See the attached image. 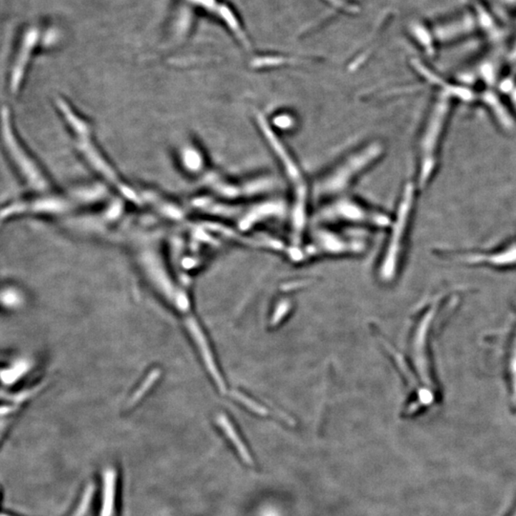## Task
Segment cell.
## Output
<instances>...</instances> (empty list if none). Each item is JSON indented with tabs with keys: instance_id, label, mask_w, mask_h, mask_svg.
<instances>
[{
	"instance_id": "cell-5",
	"label": "cell",
	"mask_w": 516,
	"mask_h": 516,
	"mask_svg": "<svg viewBox=\"0 0 516 516\" xmlns=\"http://www.w3.org/2000/svg\"><path fill=\"white\" fill-rule=\"evenodd\" d=\"M7 107L0 109V143L19 177L36 194L52 192V184L41 164L21 140Z\"/></svg>"
},
{
	"instance_id": "cell-10",
	"label": "cell",
	"mask_w": 516,
	"mask_h": 516,
	"mask_svg": "<svg viewBox=\"0 0 516 516\" xmlns=\"http://www.w3.org/2000/svg\"><path fill=\"white\" fill-rule=\"evenodd\" d=\"M478 104L483 106L490 117L504 132L516 130V115L507 99L496 89L484 87L478 90Z\"/></svg>"
},
{
	"instance_id": "cell-19",
	"label": "cell",
	"mask_w": 516,
	"mask_h": 516,
	"mask_svg": "<svg viewBox=\"0 0 516 516\" xmlns=\"http://www.w3.org/2000/svg\"><path fill=\"white\" fill-rule=\"evenodd\" d=\"M21 405L19 402H9V404H0V420L4 421L9 417H12L21 408Z\"/></svg>"
},
{
	"instance_id": "cell-22",
	"label": "cell",
	"mask_w": 516,
	"mask_h": 516,
	"mask_svg": "<svg viewBox=\"0 0 516 516\" xmlns=\"http://www.w3.org/2000/svg\"><path fill=\"white\" fill-rule=\"evenodd\" d=\"M507 516H516V503Z\"/></svg>"
},
{
	"instance_id": "cell-7",
	"label": "cell",
	"mask_w": 516,
	"mask_h": 516,
	"mask_svg": "<svg viewBox=\"0 0 516 516\" xmlns=\"http://www.w3.org/2000/svg\"><path fill=\"white\" fill-rule=\"evenodd\" d=\"M410 64L420 78L425 81L427 86L435 90L436 94L444 96L455 104L472 106V104H478L477 89L461 84L460 81H455V79L445 78L441 74L436 72L432 68L425 64L421 59H412Z\"/></svg>"
},
{
	"instance_id": "cell-15",
	"label": "cell",
	"mask_w": 516,
	"mask_h": 516,
	"mask_svg": "<svg viewBox=\"0 0 516 516\" xmlns=\"http://www.w3.org/2000/svg\"><path fill=\"white\" fill-rule=\"evenodd\" d=\"M25 297L19 288L13 286H0V309L19 310L24 305Z\"/></svg>"
},
{
	"instance_id": "cell-14",
	"label": "cell",
	"mask_w": 516,
	"mask_h": 516,
	"mask_svg": "<svg viewBox=\"0 0 516 516\" xmlns=\"http://www.w3.org/2000/svg\"><path fill=\"white\" fill-rule=\"evenodd\" d=\"M179 157L181 158V164H182L184 169L188 172V174H195L202 172L205 160H204L203 153L200 152L198 147L184 146L181 149Z\"/></svg>"
},
{
	"instance_id": "cell-21",
	"label": "cell",
	"mask_w": 516,
	"mask_h": 516,
	"mask_svg": "<svg viewBox=\"0 0 516 516\" xmlns=\"http://www.w3.org/2000/svg\"><path fill=\"white\" fill-rule=\"evenodd\" d=\"M505 98L507 99V103L516 115V85L507 95H505Z\"/></svg>"
},
{
	"instance_id": "cell-1",
	"label": "cell",
	"mask_w": 516,
	"mask_h": 516,
	"mask_svg": "<svg viewBox=\"0 0 516 516\" xmlns=\"http://www.w3.org/2000/svg\"><path fill=\"white\" fill-rule=\"evenodd\" d=\"M254 120L260 135L273 153L287 182L290 192L288 211L290 212L293 231L297 234L305 228L310 217L312 201L314 199L312 182L306 177L296 155L289 149L279 132L272 127L267 116L262 111H257L255 112Z\"/></svg>"
},
{
	"instance_id": "cell-17",
	"label": "cell",
	"mask_w": 516,
	"mask_h": 516,
	"mask_svg": "<svg viewBox=\"0 0 516 516\" xmlns=\"http://www.w3.org/2000/svg\"><path fill=\"white\" fill-rule=\"evenodd\" d=\"M507 381L510 384V396L516 402V332L513 337L512 347L507 359Z\"/></svg>"
},
{
	"instance_id": "cell-11",
	"label": "cell",
	"mask_w": 516,
	"mask_h": 516,
	"mask_svg": "<svg viewBox=\"0 0 516 516\" xmlns=\"http://www.w3.org/2000/svg\"><path fill=\"white\" fill-rule=\"evenodd\" d=\"M475 16L470 13L456 16L432 28L437 44H450L465 36H472L478 29Z\"/></svg>"
},
{
	"instance_id": "cell-16",
	"label": "cell",
	"mask_w": 516,
	"mask_h": 516,
	"mask_svg": "<svg viewBox=\"0 0 516 516\" xmlns=\"http://www.w3.org/2000/svg\"><path fill=\"white\" fill-rule=\"evenodd\" d=\"M222 427L224 432L227 433L229 440L234 445L235 449H237L238 455H239L244 463L248 465V466H254V459H252L251 453L249 452L245 445H244L243 442L238 437L237 432L232 428L231 424L227 421H224L222 422Z\"/></svg>"
},
{
	"instance_id": "cell-13",
	"label": "cell",
	"mask_w": 516,
	"mask_h": 516,
	"mask_svg": "<svg viewBox=\"0 0 516 516\" xmlns=\"http://www.w3.org/2000/svg\"><path fill=\"white\" fill-rule=\"evenodd\" d=\"M29 370V362L24 359L0 367V384L4 387H11L21 382Z\"/></svg>"
},
{
	"instance_id": "cell-12",
	"label": "cell",
	"mask_w": 516,
	"mask_h": 516,
	"mask_svg": "<svg viewBox=\"0 0 516 516\" xmlns=\"http://www.w3.org/2000/svg\"><path fill=\"white\" fill-rule=\"evenodd\" d=\"M410 33L416 44L424 51L425 55L428 56H435L437 42H436L432 28L430 29L421 22H413V24H410Z\"/></svg>"
},
{
	"instance_id": "cell-20",
	"label": "cell",
	"mask_w": 516,
	"mask_h": 516,
	"mask_svg": "<svg viewBox=\"0 0 516 516\" xmlns=\"http://www.w3.org/2000/svg\"><path fill=\"white\" fill-rule=\"evenodd\" d=\"M92 492L91 490H86L84 492V497L81 498V502L76 506V510H74L71 513L70 516H84L87 512V507H89L90 500H91Z\"/></svg>"
},
{
	"instance_id": "cell-2",
	"label": "cell",
	"mask_w": 516,
	"mask_h": 516,
	"mask_svg": "<svg viewBox=\"0 0 516 516\" xmlns=\"http://www.w3.org/2000/svg\"><path fill=\"white\" fill-rule=\"evenodd\" d=\"M385 154L382 141L364 142L337 159L312 182L314 199L320 203L348 194Z\"/></svg>"
},
{
	"instance_id": "cell-4",
	"label": "cell",
	"mask_w": 516,
	"mask_h": 516,
	"mask_svg": "<svg viewBox=\"0 0 516 516\" xmlns=\"http://www.w3.org/2000/svg\"><path fill=\"white\" fill-rule=\"evenodd\" d=\"M56 104L62 119L72 133L76 149L81 153L82 158L104 178V181L111 184L120 191L126 199L132 200L134 203H141V198L138 194L123 182L117 172L113 169L111 164L104 157V153L99 149L93 136L92 127L86 119L79 115L78 111L64 99L56 100Z\"/></svg>"
},
{
	"instance_id": "cell-6",
	"label": "cell",
	"mask_w": 516,
	"mask_h": 516,
	"mask_svg": "<svg viewBox=\"0 0 516 516\" xmlns=\"http://www.w3.org/2000/svg\"><path fill=\"white\" fill-rule=\"evenodd\" d=\"M317 217L322 223H353L364 226H390L391 217L382 209L350 194L320 203Z\"/></svg>"
},
{
	"instance_id": "cell-8",
	"label": "cell",
	"mask_w": 516,
	"mask_h": 516,
	"mask_svg": "<svg viewBox=\"0 0 516 516\" xmlns=\"http://www.w3.org/2000/svg\"><path fill=\"white\" fill-rule=\"evenodd\" d=\"M194 9L212 16L227 28L238 42L246 49L251 48V41L245 28L234 8L225 0H186Z\"/></svg>"
},
{
	"instance_id": "cell-23",
	"label": "cell",
	"mask_w": 516,
	"mask_h": 516,
	"mask_svg": "<svg viewBox=\"0 0 516 516\" xmlns=\"http://www.w3.org/2000/svg\"><path fill=\"white\" fill-rule=\"evenodd\" d=\"M2 495H4V493H2V489L0 487V503H1Z\"/></svg>"
},
{
	"instance_id": "cell-9",
	"label": "cell",
	"mask_w": 516,
	"mask_h": 516,
	"mask_svg": "<svg viewBox=\"0 0 516 516\" xmlns=\"http://www.w3.org/2000/svg\"><path fill=\"white\" fill-rule=\"evenodd\" d=\"M459 262L469 265L487 266L495 269L516 267V241L487 251L460 252L455 254Z\"/></svg>"
},
{
	"instance_id": "cell-18",
	"label": "cell",
	"mask_w": 516,
	"mask_h": 516,
	"mask_svg": "<svg viewBox=\"0 0 516 516\" xmlns=\"http://www.w3.org/2000/svg\"><path fill=\"white\" fill-rule=\"evenodd\" d=\"M328 4L333 6L334 9L343 11L347 14H351V15H356L359 12L358 6L349 4V2L345 1V0H325Z\"/></svg>"
},
{
	"instance_id": "cell-3",
	"label": "cell",
	"mask_w": 516,
	"mask_h": 516,
	"mask_svg": "<svg viewBox=\"0 0 516 516\" xmlns=\"http://www.w3.org/2000/svg\"><path fill=\"white\" fill-rule=\"evenodd\" d=\"M455 104L444 96L435 95L425 115L417 143L416 177L419 192L432 185L440 167L442 149Z\"/></svg>"
}]
</instances>
